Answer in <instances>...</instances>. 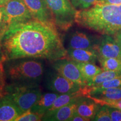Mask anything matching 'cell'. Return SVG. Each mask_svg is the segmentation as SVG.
I'll list each match as a JSON object with an SVG mask.
<instances>
[{
	"label": "cell",
	"instance_id": "cell-1",
	"mask_svg": "<svg viewBox=\"0 0 121 121\" xmlns=\"http://www.w3.org/2000/svg\"><path fill=\"white\" fill-rule=\"evenodd\" d=\"M7 60L66 58L67 49L56 25L35 19L9 25L0 41Z\"/></svg>",
	"mask_w": 121,
	"mask_h": 121
},
{
	"label": "cell",
	"instance_id": "cell-2",
	"mask_svg": "<svg viewBox=\"0 0 121 121\" xmlns=\"http://www.w3.org/2000/svg\"><path fill=\"white\" fill-rule=\"evenodd\" d=\"M75 22L102 35H114L121 31V4H96L78 10Z\"/></svg>",
	"mask_w": 121,
	"mask_h": 121
},
{
	"label": "cell",
	"instance_id": "cell-3",
	"mask_svg": "<svg viewBox=\"0 0 121 121\" xmlns=\"http://www.w3.org/2000/svg\"><path fill=\"white\" fill-rule=\"evenodd\" d=\"M7 75L11 84L22 86H39L43 77L44 66L35 58L10 60Z\"/></svg>",
	"mask_w": 121,
	"mask_h": 121
},
{
	"label": "cell",
	"instance_id": "cell-4",
	"mask_svg": "<svg viewBox=\"0 0 121 121\" xmlns=\"http://www.w3.org/2000/svg\"><path fill=\"white\" fill-rule=\"evenodd\" d=\"M6 95L14 103L22 113L30 110L42 94L39 86L10 84L5 87Z\"/></svg>",
	"mask_w": 121,
	"mask_h": 121
},
{
	"label": "cell",
	"instance_id": "cell-5",
	"mask_svg": "<svg viewBox=\"0 0 121 121\" xmlns=\"http://www.w3.org/2000/svg\"><path fill=\"white\" fill-rule=\"evenodd\" d=\"M53 17L57 28L66 31L75 22L78 10L73 6L70 0H45Z\"/></svg>",
	"mask_w": 121,
	"mask_h": 121
},
{
	"label": "cell",
	"instance_id": "cell-6",
	"mask_svg": "<svg viewBox=\"0 0 121 121\" xmlns=\"http://www.w3.org/2000/svg\"><path fill=\"white\" fill-rule=\"evenodd\" d=\"M44 84L46 88L58 94H66L78 92L82 90V86L69 80L54 71H49L45 73Z\"/></svg>",
	"mask_w": 121,
	"mask_h": 121
},
{
	"label": "cell",
	"instance_id": "cell-7",
	"mask_svg": "<svg viewBox=\"0 0 121 121\" xmlns=\"http://www.w3.org/2000/svg\"><path fill=\"white\" fill-rule=\"evenodd\" d=\"M53 69L65 78L79 84L81 86H86L87 83L75 62L67 58H60L53 62Z\"/></svg>",
	"mask_w": 121,
	"mask_h": 121
},
{
	"label": "cell",
	"instance_id": "cell-8",
	"mask_svg": "<svg viewBox=\"0 0 121 121\" xmlns=\"http://www.w3.org/2000/svg\"><path fill=\"white\" fill-rule=\"evenodd\" d=\"M4 7L9 25L33 19L24 0H8Z\"/></svg>",
	"mask_w": 121,
	"mask_h": 121
},
{
	"label": "cell",
	"instance_id": "cell-9",
	"mask_svg": "<svg viewBox=\"0 0 121 121\" xmlns=\"http://www.w3.org/2000/svg\"><path fill=\"white\" fill-rule=\"evenodd\" d=\"M33 19L54 25L53 17L45 0H24Z\"/></svg>",
	"mask_w": 121,
	"mask_h": 121
},
{
	"label": "cell",
	"instance_id": "cell-10",
	"mask_svg": "<svg viewBox=\"0 0 121 121\" xmlns=\"http://www.w3.org/2000/svg\"><path fill=\"white\" fill-rule=\"evenodd\" d=\"M96 50L100 57L121 59V48L113 35H102Z\"/></svg>",
	"mask_w": 121,
	"mask_h": 121
},
{
	"label": "cell",
	"instance_id": "cell-11",
	"mask_svg": "<svg viewBox=\"0 0 121 121\" xmlns=\"http://www.w3.org/2000/svg\"><path fill=\"white\" fill-rule=\"evenodd\" d=\"M100 38L84 32L75 31L69 37L68 48L96 49Z\"/></svg>",
	"mask_w": 121,
	"mask_h": 121
},
{
	"label": "cell",
	"instance_id": "cell-12",
	"mask_svg": "<svg viewBox=\"0 0 121 121\" xmlns=\"http://www.w3.org/2000/svg\"><path fill=\"white\" fill-rule=\"evenodd\" d=\"M99 54L95 49H72L67 48L66 58L76 62L95 63Z\"/></svg>",
	"mask_w": 121,
	"mask_h": 121
},
{
	"label": "cell",
	"instance_id": "cell-13",
	"mask_svg": "<svg viewBox=\"0 0 121 121\" xmlns=\"http://www.w3.org/2000/svg\"><path fill=\"white\" fill-rule=\"evenodd\" d=\"M22 114L14 103L4 95L0 101V121H15Z\"/></svg>",
	"mask_w": 121,
	"mask_h": 121
},
{
	"label": "cell",
	"instance_id": "cell-14",
	"mask_svg": "<svg viewBox=\"0 0 121 121\" xmlns=\"http://www.w3.org/2000/svg\"><path fill=\"white\" fill-rule=\"evenodd\" d=\"M101 106L91 98L82 96L78 101L76 112L89 121H93Z\"/></svg>",
	"mask_w": 121,
	"mask_h": 121
},
{
	"label": "cell",
	"instance_id": "cell-15",
	"mask_svg": "<svg viewBox=\"0 0 121 121\" xmlns=\"http://www.w3.org/2000/svg\"><path fill=\"white\" fill-rule=\"evenodd\" d=\"M78 100L76 102H72L71 103L63 106L48 116H43L42 120L51 121H69L71 118L76 112Z\"/></svg>",
	"mask_w": 121,
	"mask_h": 121
},
{
	"label": "cell",
	"instance_id": "cell-16",
	"mask_svg": "<svg viewBox=\"0 0 121 121\" xmlns=\"http://www.w3.org/2000/svg\"><path fill=\"white\" fill-rule=\"evenodd\" d=\"M82 96H84V93H83V87L82 90L78 91V92L60 94L55 100L53 104L51 107V108L48 110V111L45 113L44 116H48V115L52 114V113L56 111L61 107L69 103H71L72 102H76Z\"/></svg>",
	"mask_w": 121,
	"mask_h": 121
},
{
	"label": "cell",
	"instance_id": "cell-17",
	"mask_svg": "<svg viewBox=\"0 0 121 121\" xmlns=\"http://www.w3.org/2000/svg\"><path fill=\"white\" fill-rule=\"evenodd\" d=\"M59 95L60 94L54 92L42 94L37 102L30 109V110L33 112L44 116L48 110L51 108Z\"/></svg>",
	"mask_w": 121,
	"mask_h": 121
},
{
	"label": "cell",
	"instance_id": "cell-18",
	"mask_svg": "<svg viewBox=\"0 0 121 121\" xmlns=\"http://www.w3.org/2000/svg\"><path fill=\"white\" fill-rule=\"evenodd\" d=\"M76 63L87 84L92 78L103 71L102 68L98 67L94 63L76 62Z\"/></svg>",
	"mask_w": 121,
	"mask_h": 121
},
{
	"label": "cell",
	"instance_id": "cell-19",
	"mask_svg": "<svg viewBox=\"0 0 121 121\" xmlns=\"http://www.w3.org/2000/svg\"><path fill=\"white\" fill-rule=\"evenodd\" d=\"M117 78H121V70L120 71H103L98 73L88 81V86L98 85L108 80Z\"/></svg>",
	"mask_w": 121,
	"mask_h": 121
},
{
	"label": "cell",
	"instance_id": "cell-20",
	"mask_svg": "<svg viewBox=\"0 0 121 121\" xmlns=\"http://www.w3.org/2000/svg\"><path fill=\"white\" fill-rule=\"evenodd\" d=\"M98 60L103 71L121 70V59L98 57Z\"/></svg>",
	"mask_w": 121,
	"mask_h": 121
},
{
	"label": "cell",
	"instance_id": "cell-21",
	"mask_svg": "<svg viewBox=\"0 0 121 121\" xmlns=\"http://www.w3.org/2000/svg\"><path fill=\"white\" fill-rule=\"evenodd\" d=\"M85 88L87 90L93 89H104L114 87H121V78H117L108 80L101 84L95 85L93 86H85Z\"/></svg>",
	"mask_w": 121,
	"mask_h": 121
},
{
	"label": "cell",
	"instance_id": "cell-22",
	"mask_svg": "<svg viewBox=\"0 0 121 121\" xmlns=\"http://www.w3.org/2000/svg\"><path fill=\"white\" fill-rule=\"evenodd\" d=\"M43 115L33 112L31 110H27L15 119V121H42Z\"/></svg>",
	"mask_w": 121,
	"mask_h": 121
},
{
	"label": "cell",
	"instance_id": "cell-23",
	"mask_svg": "<svg viewBox=\"0 0 121 121\" xmlns=\"http://www.w3.org/2000/svg\"><path fill=\"white\" fill-rule=\"evenodd\" d=\"M93 121H111L109 106L103 105L101 106Z\"/></svg>",
	"mask_w": 121,
	"mask_h": 121
},
{
	"label": "cell",
	"instance_id": "cell-24",
	"mask_svg": "<svg viewBox=\"0 0 121 121\" xmlns=\"http://www.w3.org/2000/svg\"><path fill=\"white\" fill-rule=\"evenodd\" d=\"M73 6L77 10L88 9L98 2V0H70Z\"/></svg>",
	"mask_w": 121,
	"mask_h": 121
},
{
	"label": "cell",
	"instance_id": "cell-25",
	"mask_svg": "<svg viewBox=\"0 0 121 121\" xmlns=\"http://www.w3.org/2000/svg\"><path fill=\"white\" fill-rule=\"evenodd\" d=\"M9 26V24L4 11V6H0V41Z\"/></svg>",
	"mask_w": 121,
	"mask_h": 121
},
{
	"label": "cell",
	"instance_id": "cell-26",
	"mask_svg": "<svg viewBox=\"0 0 121 121\" xmlns=\"http://www.w3.org/2000/svg\"><path fill=\"white\" fill-rule=\"evenodd\" d=\"M109 108L112 121H121V110L114 107Z\"/></svg>",
	"mask_w": 121,
	"mask_h": 121
},
{
	"label": "cell",
	"instance_id": "cell-27",
	"mask_svg": "<svg viewBox=\"0 0 121 121\" xmlns=\"http://www.w3.org/2000/svg\"><path fill=\"white\" fill-rule=\"evenodd\" d=\"M2 63L0 62V86L4 89L6 85V74Z\"/></svg>",
	"mask_w": 121,
	"mask_h": 121
},
{
	"label": "cell",
	"instance_id": "cell-28",
	"mask_svg": "<svg viewBox=\"0 0 121 121\" xmlns=\"http://www.w3.org/2000/svg\"><path fill=\"white\" fill-rule=\"evenodd\" d=\"M104 105H108L110 107H114L121 110V99L116 101H110V102H106Z\"/></svg>",
	"mask_w": 121,
	"mask_h": 121
},
{
	"label": "cell",
	"instance_id": "cell-29",
	"mask_svg": "<svg viewBox=\"0 0 121 121\" xmlns=\"http://www.w3.org/2000/svg\"><path fill=\"white\" fill-rule=\"evenodd\" d=\"M96 4H121V0H98Z\"/></svg>",
	"mask_w": 121,
	"mask_h": 121
},
{
	"label": "cell",
	"instance_id": "cell-30",
	"mask_svg": "<svg viewBox=\"0 0 121 121\" xmlns=\"http://www.w3.org/2000/svg\"><path fill=\"white\" fill-rule=\"evenodd\" d=\"M89 121L88 119L86 118L81 115L78 114V113L76 112L73 116L71 118L69 121Z\"/></svg>",
	"mask_w": 121,
	"mask_h": 121
},
{
	"label": "cell",
	"instance_id": "cell-31",
	"mask_svg": "<svg viewBox=\"0 0 121 121\" xmlns=\"http://www.w3.org/2000/svg\"><path fill=\"white\" fill-rule=\"evenodd\" d=\"M7 60L6 57L4 52V50L2 47L1 43H0V62H4Z\"/></svg>",
	"mask_w": 121,
	"mask_h": 121
},
{
	"label": "cell",
	"instance_id": "cell-32",
	"mask_svg": "<svg viewBox=\"0 0 121 121\" xmlns=\"http://www.w3.org/2000/svg\"><path fill=\"white\" fill-rule=\"evenodd\" d=\"M113 36H114L116 40H117L118 43H119V44L121 48V31L117 33V34L114 35Z\"/></svg>",
	"mask_w": 121,
	"mask_h": 121
},
{
	"label": "cell",
	"instance_id": "cell-33",
	"mask_svg": "<svg viewBox=\"0 0 121 121\" xmlns=\"http://www.w3.org/2000/svg\"><path fill=\"white\" fill-rule=\"evenodd\" d=\"M6 95L5 91L4 90V88L0 86V96H4Z\"/></svg>",
	"mask_w": 121,
	"mask_h": 121
},
{
	"label": "cell",
	"instance_id": "cell-34",
	"mask_svg": "<svg viewBox=\"0 0 121 121\" xmlns=\"http://www.w3.org/2000/svg\"><path fill=\"white\" fill-rule=\"evenodd\" d=\"M7 1L8 0H0V6H4L6 3Z\"/></svg>",
	"mask_w": 121,
	"mask_h": 121
},
{
	"label": "cell",
	"instance_id": "cell-35",
	"mask_svg": "<svg viewBox=\"0 0 121 121\" xmlns=\"http://www.w3.org/2000/svg\"><path fill=\"white\" fill-rule=\"evenodd\" d=\"M2 98H3V96H0V101H1V100L2 99Z\"/></svg>",
	"mask_w": 121,
	"mask_h": 121
}]
</instances>
